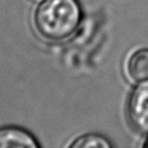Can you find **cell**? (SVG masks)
Returning <instances> with one entry per match:
<instances>
[{
	"label": "cell",
	"mask_w": 148,
	"mask_h": 148,
	"mask_svg": "<svg viewBox=\"0 0 148 148\" xmlns=\"http://www.w3.org/2000/svg\"><path fill=\"white\" fill-rule=\"evenodd\" d=\"M39 142L33 134L21 127L0 128V148H38Z\"/></svg>",
	"instance_id": "cell-3"
},
{
	"label": "cell",
	"mask_w": 148,
	"mask_h": 148,
	"mask_svg": "<svg viewBox=\"0 0 148 148\" xmlns=\"http://www.w3.org/2000/svg\"><path fill=\"white\" fill-rule=\"evenodd\" d=\"M146 145H148V144H146Z\"/></svg>",
	"instance_id": "cell-6"
},
{
	"label": "cell",
	"mask_w": 148,
	"mask_h": 148,
	"mask_svg": "<svg viewBox=\"0 0 148 148\" xmlns=\"http://www.w3.org/2000/svg\"><path fill=\"white\" fill-rule=\"evenodd\" d=\"M127 116L136 131L148 135V81L141 82L130 95Z\"/></svg>",
	"instance_id": "cell-2"
},
{
	"label": "cell",
	"mask_w": 148,
	"mask_h": 148,
	"mask_svg": "<svg viewBox=\"0 0 148 148\" xmlns=\"http://www.w3.org/2000/svg\"><path fill=\"white\" fill-rule=\"evenodd\" d=\"M82 11L78 0H43L34 13V25L43 39L64 41L80 25Z\"/></svg>",
	"instance_id": "cell-1"
},
{
	"label": "cell",
	"mask_w": 148,
	"mask_h": 148,
	"mask_svg": "<svg viewBox=\"0 0 148 148\" xmlns=\"http://www.w3.org/2000/svg\"><path fill=\"white\" fill-rule=\"evenodd\" d=\"M126 72L133 82L148 81V49L136 50L130 55L126 64Z\"/></svg>",
	"instance_id": "cell-4"
},
{
	"label": "cell",
	"mask_w": 148,
	"mask_h": 148,
	"mask_svg": "<svg viewBox=\"0 0 148 148\" xmlns=\"http://www.w3.org/2000/svg\"><path fill=\"white\" fill-rule=\"evenodd\" d=\"M71 148H110L112 144L107 138L97 134H87L75 139L71 144Z\"/></svg>",
	"instance_id": "cell-5"
}]
</instances>
